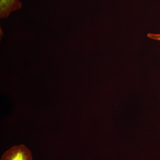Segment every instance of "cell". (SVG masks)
Instances as JSON below:
<instances>
[{
	"mask_svg": "<svg viewBox=\"0 0 160 160\" xmlns=\"http://www.w3.org/2000/svg\"><path fill=\"white\" fill-rule=\"evenodd\" d=\"M0 160H33L31 151L24 145L14 146L6 150Z\"/></svg>",
	"mask_w": 160,
	"mask_h": 160,
	"instance_id": "6da1fadb",
	"label": "cell"
},
{
	"mask_svg": "<svg viewBox=\"0 0 160 160\" xmlns=\"http://www.w3.org/2000/svg\"><path fill=\"white\" fill-rule=\"evenodd\" d=\"M22 4L20 0H0V18L6 19L13 12L20 9Z\"/></svg>",
	"mask_w": 160,
	"mask_h": 160,
	"instance_id": "7a4b0ae2",
	"label": "cell"
},
{
	"mask_svg": "<svg viewBox=\"0 0 160 160\" xmlns=\"http://www.w3.org/2000/svg\"><path fill=\"white\" fill-rule=\"evenodd\" d=\"M148 37L152 39L160 41V34H153V33H149Z\"/></svg>",
	"mask_w": 160,
	"mask_h": 160,
	"instance_id": "3957f363",
	"label": "cell"
}]
</instances>
